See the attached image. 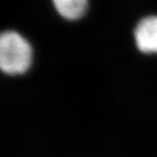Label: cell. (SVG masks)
<instances>
[{"label": "cell", "mask_w": 157, "mask_h": 157, "mask_svg": "<svg viewBox=\"0 0 157 157\" xmlns=\"http://www.w3.org/2000/svg\"><path fill=\"white\" fill-rule=\"evenodd\" d=\"M32 51L28 41L15 31H5L0 38V67L9 75L25 73L31 64Z\"/></svg>", "instance_id": "1"}, {"label": "cell", "mask_w": 157, "mask_h": 157, "mask_svg": "<svg viewBox=\"0 0 157 157\" xmlns=\"http://www.w3.org/2000/svg\"><path fill=\"white\" fill-rule=\"evenodd\" d=\"M136 46L144 53H157V16L143 18L134 30Z\"/></svg>", "instance_id": "2"}, {"label": "cell", "mask_w": 157, "mask_h": 157, "mask_svg": "<svg viewBox=\"0 0 157 157\" xmlns=\"http://www.w3.org/2000/svg\"><path fill=\"white\" fill-rule=\"evenodd\" d=\"M57 12L65 19L77 20L86 10L87 0H52Z\"/></svg>", "instance_id": "3"}]
</instances>
